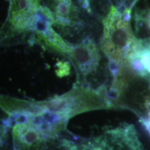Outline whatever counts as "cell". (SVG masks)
Returning <instances> with one entry per match:
<instances>
[{
	"label": "cell",
	"mask_w": 150,
	"mask_h": 150,
	"mask_svg": "<svg viewBox=\"0 0 150 150\" xmlns=\"http://www.w3.org/2000/svg\"><path fill=\"white\" fill-rule=\"evenodd\" d=\"M130 18V9H127L121 14L116 7L112 6L109 13L103 19L104 33L101 46L109 62V70L112 78L125 63L137 40L131 29Z\"/></svg>",
	"instance_id": "obj_1"
},
{
	"label": "cell",
	"mask_w": 150,
	"mask_h": 150,
	"mask_svg": "<svg viewBox=\"0 0 150 150\" xmlns=\"http://www.w3.org/2000/svg\"><path fill=\"white\" fill-rule=\"evenodd\" d=\"M68 57L77 72L76 84L86 88L87 76L97 72L100 62L96 44L91 38H86L80 43L72 45Z\"/></svg>",
	"instance_id": "obj_4"
},
{
	"label": "cell",
	"mask_w": 150,
	"mask_h": 150,
	"mask_svg": "<svg viewBox=\"0 0 150 150\" xmlns=\"http://www.w3.org/2000/svg\"><path fill=\"white\" fill-rule=\"evenodd\" d=\"M80 150H145L131 125H120L90 140L81 139Z\"/></svg>",
	"instance_id": "obj_2"
},
{
	"label": "cell",
	"mask_w": 150,
	"mask_h": 150,
	"mask_svg": "<svg viewBox=\"0 0 150 150\" xmlns=\"http://www.w3.org/2000/svg\"><path fill=\"white\" fill-rule=\"evenodd\" d=\"M0 150H16L8 114L0 107Z\"/></svg>",
	"instance_id": "obj_5"
},
{
	"label": "cell",
	"mask_w": 150,
	"mask_h": 150,
	"mask_svg": "<svg viewBox=\"0 0 150 150\" xmlns=\"http://www.w3.org/2000/svg\"><path fill=\"white\" fill-rule=\"evenodd\" d=\"M40 8L36 0H10L7 24L8 36L21 40L33 33L37 12Z\"/></svg>",
	"instance_id": "obj_3"
},
{
	"label": "cell",
	"mask_w": 150,
	"mask_h": 150,
	"mask_svg": "<svg viewBox=\"0 0 150 150\" xmlns=\"http://www.w3.org/2000/svg\"><path fill=\"white\" fill-rule=\"evenodd\" d=\"M145 20V23L147 24V27L149 28V30H150V11H149V13L146 15Z\"/></svg>",
	"instance_id": "obj_6"
}]
</instances>
